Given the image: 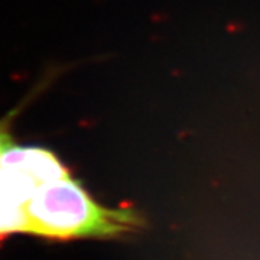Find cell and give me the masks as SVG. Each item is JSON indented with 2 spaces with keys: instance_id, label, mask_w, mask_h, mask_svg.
<instances>
[{
  "instance_id": "7a4b0ae2",
  "label": "cell",
  "mask_w": 260,
  "mask_h": 260,
  "mask_svg": "<svg viewBox=\"0 0 260 260\" xmlns=\"http://www.w3.org/2000/svg\"><path fill=\"white\" fill-rule=\"evenodd\" d=\"M0 169L22 175L39 186L70 177V171L54 152L42 148L10 145L0 152Z\"/></svg>"
},
{
  "instance_id": "3957f363",
  "label": "cell",
  "mask_w": 260,
  "mask_h": 260,
  "mask_svg": "<svg viewBox=\"0 0 260 260\" xmlns=\"http://www.w3.org/2000/svg\"><path fill=\"white\" fill-rule=\"evenodd\" d=\"M10 120H12L10 114L0 120V152L13 145V140L10 136Z\"/></svg>"
},
{
  "instance_id": "6da1fadb",
  "label": "cell",
  "mask_w": 260,
  "mask_h": 260,
  "mask_svg": "<svg viewBox=\"0 0 260 260\" xmlns=\"http://www.w3.org/2000/svg\"><path fill=\"white\" fill-rule=\"evenodd\" d=\"M25 210L29 234L56 240L114 237L136 230L142 223L132 210L97 204L71 175L39 186Z\"/></svg>"
}]
</instances>
